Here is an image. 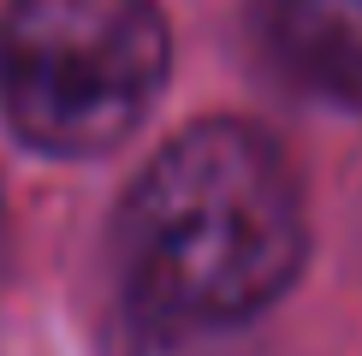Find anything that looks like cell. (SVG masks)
I'll use <instances>...</instances> for the list:
<instances>
[{
	"label": "cell",
	"mask_w": 362,
	"mask_h": 356,
	"mask_svg": "<svg viewBox=\"0 0 362 356\" xmlns=\"http://www.w3.org/2000/svg\"><path fill=\"white\" fill-rule=\"evenodd\" d=\"M113 261L155 338L267 315L309 261V208L285 148L244 119H196L125 190Z\"/></svg>",
	"instance_id": "1"
},
{
	"label": "cell",
	"mask_w": 362,
	"mask_h": 356,
	"mask_svg": "<svg viewBox=\"0 0 362 356\" xmlns=\"http://www.w3.org/2000/svg\"><path fill=\"white\" fill-rule=\"evenodd\" d=\"M155 0H12L0 18V113L59 160L107 155L167 89Z\"/></svg>",
	"instance_id": "2"
},
{
	"label": "cell",
	"mask_w": 362,
	"mask_h": 356,
	"mask_svg": "<svg viewBox=\"0 0 362 356\" xmlns=\"http://www.w3.org/2000/svg\"><path fill=\"white\" fill-rule=\"evenodd\" d=\"M255 36L303 95L362 113V0H255Z\"/></svg>",
	"instance_id": "3"
},
{
	"label": "cell",
	"mask_w": 362,
	"mask_h": 356,
	"mask_svg": "<svg viewBox=\"0 0 362 356\" xmlns=\"http://www.w3.org/2000/svg\"><path fill=\"white\" fill-rule=\"evenodd\" d=\"M0 256H6V190H0Z\"/></svg>",
	"instance_id": "4"
}]
</instances>
